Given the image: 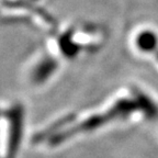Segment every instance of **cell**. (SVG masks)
<instances>
[{"label":"cell","instance_id":"obj_1","mask_svg":"<svg viewBox=\"0 0 158 158\" xmlns=\"http://www.w3.org/2000/svg\"><path fill=\"white\" fill-rule=\"evenodd\" d=\"M136 111H139V106L135 98H122L118 100L106 111L102 113L92 114L80 121L78 124L64 128L60 132H56L51 137H48V144L51 146H58L67 142L69 138H73L77 135H81V134L91 133L96 130L106 126L110 122L124 120Z\"/></svg>","mask_w":158,"mask_h":158},{"label":"cell","instance_id":"obj_2","mask_svg":"<svg viewBox=\"0 0 158 158\" xmlns=\"http://www.w3.org/2000/svg\"><path fill=\"white\" fill-rule=\"evenodd\" d=\"M3 118H7L9 123V134L7 148L3 153L2 158H15L23 136L24 111L22 106L19 103L13 104L10 109L3 111Z\"/></svg>","mask_w":158,"mask_h":158},{"label":"cell","instance_id":"obj_3","mask_svg":"<svg viewBox=\"0 0 158 158\" xmlns=\"http://www.w3.org/2000/svg\"><path fill=\"white\" fill-rule=\"evenodd\" d=\"M57 60L53 57H45L34 67L31 78L35 84H43L52 76L57 69Z\"/></svg>","mask_w":158,"mask_h":158},{"label":"cell","instance_id":"obj_4","mask_svg":"<svg viewBox=\"0 0 158 158\" xmlns=\"http://www.w3.org/2000/svg\"><path fill=\"white\" fill-rule=\"evenodd\" d=\"M134 98L138 102L139 111L148 118H155L158 116V106L147 94L142 92L141 90L133 89Z\"/></svg>","mask_w":158,"mask_h":158},{"label":"cell","instance_id":"obj_5","mask_svg":"<svg viewBox=\"0 0 158 158\" xmlns=\"http://www.w3.org/2000/svg\"><path fill=\"white\" fill-rule=\"evenodd\" d=\"M158 39L156 36V34L152 31H143L136 37V45L141 51L143 52H151L153 53L154 49L156 47H158L157 45Z\"/></svg>","mask_w":158,"mask_h":158},{"label":"cell","instance_id":"obj_6","mask_svg":"<svg viewBox=\"0 0 158 158\" xmlns=\"http://www.w3.org/2000/svg\"><path fill=\"white\" fill-rule=\"evenodd\" d=\"M59 48L63 52V54L67 57H75L78 54L80 46L73 40V31L69 30L68 32L64 33L59 39Z\"/></svg>","mask_w":158,"mask_h":158},{"label":"cell","instance_id":"obj_7","mask_svg":"<svg viewBox=\"0 0 158 158\" xmlns=\"http://www.w3.org/2000/svg\"><path fill=\"white\" fill-rule=\"evenodd\" d=\"M153 54L155 55V57H156V58H157V60H158V47H156V48L154 49Z\"/></svg>","mask_w":158,"mask_h":158}]
</instances>
